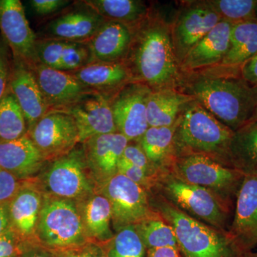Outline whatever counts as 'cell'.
I'll return each instance as SVG.
<instances>
[{"label":"cell","instance_id":"cell-12","mask_svg":"<svg viewBox=\"0 0 257 257\" xmlns=\"http://www.w3.org/2000/svg\"><path fill=\"white\" fill-rule=\"evenodd\" d=\"M0 32L14 59L32 67L38 63L37 37L30 28L19 0H0Z\"/></svg>","mask_w":257,"mask_h":257},{"label":"cell","instance_id":"cell-8","mask_svg":"<svg viewBox=\"0 0 257 257\" xmlns=\"http://www.w3.org/2000/svg\"><path fill=\"white\" fill-rule=\"evenodd\" d=\"M101 194L109 200L115 229L141 222L155 213L146 189L116 173L103 182Z\"/></svg>","mask_w":257,"mask_h":257},{"label":"cell","instance_id":"cell-26","mask_svg":"<svg viewBox=\"0 0 257 257\" xmlns=\"http://www.w3.org/2000/svg\"><path fill=\"white\" fill-rule=\"evenodd\" d=\"M229 165L244 175H257V121L234 132L228 151Z\"/></svg>","mask_w":257,"mask_h":257},{"label":"cell","instance_id":"cell-6","mask_svg":"<svg viewBox=\"0 0 257 257\" xmlns=\"http://www.w3.org/2000/svg\"><path fill=\"white\" fill-rule=\"evenodd\" d=\"M170 172L184 182L207 189L234 212L236 195L245 177L242 172L202 154L176 157Z\"/></svg>","mask_w":257,"mask_h":257},{"label":"cell","instance_id":"cell-39","mask_svg":"<svg viewBox=\"0 0 257 257\" xmlns=\"http://www.w3.org/2000/svg\"><path fill=\"white\" fill-rule=\"evenodd\" d=\"M117 173L124 176L146 189L154 187L156 181V179L150 177L145 171L121 160H119L118 164Z\"/></svg>","mask_w":257,"mask_h":257},{"label":"cell","instance_id":"cell-49","mask_svg":"<svg viewBox=\"0 0 257 257\" xmlns=\"http://www.w3.org/2000/svg\"><path fill=\"white\" fill-rule=\"evenodd\" d=\"M252 121H257V104L256 107V110H255L254 114H253V116L251 121L250 122H252Z\"/></svg>","mask_w":257,"mask_h":257},{"label":"cell","instance_id":"cell-51","mask_svg":"<svg viewBox=\"0 0 257 257\" xmlns=\"http://www.w3.org/2000/svg\"><path fill=\"white\" fill-rule=\"evenodd\" d=\"M101 257H104V256H101Z\"/></svg>","mask_w":257,"mask_h":257},{"label":"cell","instance_id":"cell-31","mask_svg":"<svg viewBox=\"0 0 257 257\" xmlns=\"http://www.w3.org/2000/svg\"><path fill=\"white\" fill-rule=\"evenodd\" d=\"M28 132L23 111L8 87L0 100V142L18 140Z\"/></svg>","mask_w":257,"mask_h":257},{"label":"cell","instance_id":"cell-46","mask_svg":"<svg viewBox=\"0 0 257 257\" xmlns=\"http://www.w3.org/2000/svg\"><path fill=\"white\" fill-rule=\"evenodd\" d=\"M9 213L3 206L0 205V236L10 228Z\"/></svg>","mask_w":257,"mask_h":257},{"label":"cell","instance_id":"cell-35","mask_svg":"<svg viewBox=\"0 0 257 257\" xmlns=\"http://www.w3.org/2000/svg\"><path fill=\"white\" fill-rule=\"evenodd\" d=\"M69 42L55 39H37L36 51L38 62L58 70L61 60Z\"/></svg>","mask_w":257,"mask_h":257},{"label":"cell","instance_id":"cell-15","mask_svg":"<svg viewBox=\"0 0 257 257\" xmlns=\"http://www.w3.org/2000/svg\"><path fill=\"white\" fill-rule=\"evenodd\" d=\"M222 20L207 2L189 7L179 15L172 31L179 65L189 50Z\"/></svg>","mask_w":257,"mask_h":257},{"label":"cell","instance_id":"cell-50","mask_svg":"<svg viewBox=\"0 0 257 257\" xmlns=\"http://www.w3.org/2000/svg\"><path fill=\"white\" fill-rule=\"evenodd\" d=\"M255 176H256V177H257V175H255Z\"/></svg>","mask_w":257,"mask_h":257},{"label":"cell","instance_id":"cell-10","mask_svg":"<svg viewBox=\"0 0 257 257\" xmlns=\"http://www.w3.org/2000/svg\"><path fill=\"white\" fill-rule=\"evenodd\" d=\"M87 169L83 149L74 148L67 155L52 161L45 174L47 189L60 199L72 201L89 197L92 187Z\"/></svg>","mask_w":257,"mask_h":257},{"label":"cell","instance_id":"cell-44","mask_svg":"<svg viewBox=\"0 0 257 257\" xmlns=\"http://www.w3.org/2000/svg\"><path fill=\"white\" fill-rule=\"evenodd\" d=\"M149 257H182L179 248L167 246L149 249Z\"/></svg>","mask_w":257,"mask_h":257},{"label":"cell","instance_id":"cell-20","mask_svg":"<svg viewBox=\"0 0 257 257\" xmlns=\"http://www.w3.org/2000/svg\"><path fill=\"white\" fill-rule=\"evenodd\" d=\"M232 26V23L221 20L189 51L179 64L180 68L192 72L220 64L229 51Z\"/></svg>","mask_w":257,"mask_h":257},{"label":"cell","instance_id":"cell-19","mask_svg":"<svg viewBox=\"0 0 257 257\" xmlns=\"http://www.w3.org/2000/svg\"><path fill=\"white\" fill-rule=\"evenodd\" d=\"M130 141L119 133L99 135L82 143L88 167L103 182L117 173L118 164Z\"/></svg>","mask_w":257,"mask_h":257},{"label":"cell","instance_id":"cell-32","mask_svg":"<svg viewBox=\"0 0 257 257\" xmlns=\"http://www.w3.org/2000/svg\"><path fill=\"white\" fill-rule=\"evenodd\" d=\"M135 226L144 244L149 249L167 246L178 248L173 229L156 211Z\"/></svg>","mask_w":257,"mask_h":257},{"label":"cell","instance_id":"cell-27","mask_svg":"<svg viewBox=\"0 0 257 257\" xmlns=\"http://www.w3.org/2000/svg\"><path fill=\"white\" fill-rule=\"evenodd\" d=\"M257 52V20L233 24L230 47L219 66L240 68Z\"/></svg>","mask_w":257,"mask_h":257},{"label":"cell","instance_id":"cell-9","mask_svg":"<svg viewBox=\"0 0 257 257\" xmlns=\"http://www.w3.org/2000/svg\"><path fill=\"white\" fill-rule=\"evenodd\" d=\"M28 135L46 161L67 155L80 143L74 118L62 111H48Z\"/></svg>","mask_w":257,"mask_h":257},{"label":"cell","instance_id":"cell-25","mask_svg":"<svg viewBox=\"0 0 257 257\" xmlns=\"http://www.w3.org/2000/svg\"><path fill=\"white\" fill-rule=\"evenodd\" d=\"M42 207L40 193L30 187H21L10 202L8 211L13 229L17 234L23 237L36 234Z\"/></svg>","mask_w":257,"mask_h":257},{"label":"cell","instance_id":"cell-30","mask_svg":"<svg viewBox=\"0 0 257 257\" xmlns=\"http://www.w3.org/2000/svg\"><path fill=\"white\" fill-rule=\"evenodd\" d=\"M177 126V121L170 126L149 127L139 140L147 158L159 170H167L165 163L174 148Z\"/></svg>","mask_w":257,"mask_h":257},{"label":"cell","instance_id":"cell-23","mask_svg":"<svg viewBox=\"0 0 257 257\" xmlns=\"http://www.w3.org/2000/svg\"><path fill=\"white\" fill-rule=\"evenodd\" d=\"M45 162L28 134L13 141L0 142V167L18 179L35 175Z\"/></svg>","mask_w":257,"mask_h":257},{"label":"cell","instance_id":"cell-34","mask_svg":"<svg viewBox=\"0 0 257 257\" xmlns=\"http://www.w3.org/2000/svg\"><path fill=\"white\" fill-rule=\"evenodd\" d=\"M145 244L135 225L118 231L112 241L110 257H145Z\"/></svg>","mask_w":257,"mask_h":257},{"label":"cell","instance_id":"cell-2","mask_svg":"<svg viewBox=\"0 0 257 257\" xmlns=\"http://www.w3.org/2000/svg\"><path fill=\"white\" fill-rule=\"evenodd\" d=\"M184 94L194 98L233 132L252 119L257 104V85L239 74L199 76L187 83Z\"/></svg>","mask_w":257,"mask_h":257},{"label":"cell","instance_id":"cell-47","mask_svg":"<svg viewBox=\"0 0 257 257\" xmlns=\"http://www.w3.org/2000/svg\"><path fill=\"white\" fill-rule=\"evenodd\" d=\"M23 257H50L42 250L34 249L28 251L23 255Z\"/></svg>","mask_w":257,"mask_h":257},{"label":"cell","instance_id":"cell-43","mask_svg":"<svg viewBox=\"0 0 257 257\" xmlns=\"http://www.w3.org/2000/svg\"><path fill=\"white\" fill-rule=\"evenodd\" d=\"M240 75L244 80L257 85V52L240 67Z\"/></svg>","mask_w":257,"mask_h":257},{"label":"cell","instance_id":"cell-21","mask_svg":"<svg viewBox=\"0 0 257 257\" xmlns=\"http://www.w3.org/2000/svg\"><path fill=\"white\" fill-rule=\"evenodd\" d=\"M71 73L91 90L111 99L120 89L134 82L124 62H92Z\"/></svg>","mask_w":257,"mask_h":257},{"label":"cell","instance_id":"cell-41","mask_svg":"<svg viewBox=\"0 0 257 257\" xmlns=\"http://www.w3.org/2000/svg\"><path fill=\"white\" fill-rule=\"evenodd\" d=\"M72 2L68 0H32L29 2L31 9L38 16H47L59 13Z\"/></svg>","mask_w":257,"mask_h":257},{"label":"cell","instance_id":"cell-29","mask_svg":"<svg viewBox=\"0 0 257 257\" xmlns=\"http://www.w3.org/2000/svg\"><path fill=\"white\" fill-rule=\"evenodd\" d=\"M81 216L88 236L99 240L110 239L112 236L111 204L102 194L89 196L83 207Z\"/></svg>","mask_w":257,"mask_h":257},{"label":"cell","instance_id":"cell-45","mask_svg":"<svg viewBox=\"0 0 257 257\" xmlns=\"http://www.w3.org/2000/svg\"><path fill=\"white\" fill-rule=\"evenodd\" d=\"M92 248H84L78 251H71L64 253L62 257H101Z\"/></svg>","mask_w":257,"mask_h":257},{"label":"cell","instance_id":"cell-5","mask_svg":"<svg viewBox=\"0 0 257 257\" xmlns=\"http://www.w3.org/2000/svg\"><path fill=\"white\" fill-rule=\"evenodd\" d=\"M154 187L188 215L219 231H229L233 211L207 189L184 182L167 170L161 171Z\"/></svg>","mask_w":257,"mask_h":257},{"label":"cell","instance_id":"cell-11","mask_svg":"<svg viewBox=\"0 0 257 257\" xmlns=\"http://www.w3.org/2000/svg\"><path fill=\"white\" fill-rule=\"evenodd\" d=\"M152 91L143 83L133 82L111 98L116 130L130 142L140 140L149 128L147 104Z\"/></svg>","mask_w":257,"mask_h":257},{"label":"cell","instance_id":"cell-40","mask_svg":"<svg viewBox=\"0 0 257 257\" xmlns=\"http://www.w3.org/2000/svg\"><path fill=\"white\" fill-rule=\"evenodd\" d=\"M20 189L18 179L0 167V203L11 202Z\"/></svg>","mask_w":257,"mask_h":257},{"label":"cell","instance_id":"cell-48","mask_svg":"<svg viewBox=\"0 0 257 257\" xmlns=\"http://www.w3.org/2000/svg\"><path fill=\"white\" fill-rule=\"evenodd\" d=\"M246 257H257V247L253 249L252 251L247 253Z\"/></svg>","mask_w":257,"mask_h":257},{"label":"cell","instance_id":"cell-24","mask_svg":"<svg viewBox=\"0 0 257 257\" xmlns=\"http://www.w3.org/2000/svg\"><path fill=\"white\" fill-rule=\"evenodd\" d=\"M193 100L194 99L192 96L172 88L152 90L147 104L149 127L175 124L185 106Z\"/></svg>","mask_w":257,"mask_h":257},{"label":"cell","instance_id":"cell-4","mask_svg":"<svg viewBox=\"0 0 257 257\" xmlns=\"http://www.w3.org/2000/svg\"><path fill=\"white\" fill-rule=\"evenodd\" d=\"M234 133L193 100L179 116L174 147L180 149L179 155L202 154L231 167L228 151Z\"/></svg>","mask_w":257,"mask_h":257},{"label":"cell","instance_id":"cell-1","mask_svg":"<svg viewBox=\"0 0 257 257\" xmlns=\"http://www.w3.org/2000/svg\"><path fill=\"white\" fill-rule=\"evenodd\" d=\"M131 30L133 38L124 62L134 82L152 90L172 88L178 79L179 65L170 29L149 14Z\"/></svg>","mask_w":257,"mask_h":257},{"label":"cell","instance_id":"cell-13","mask_svg":"<svg viewBox=\"0 0 257 257\" xmlns=\"http://www.w3.org/2000/svg\"><path fill=\"white\" fill-rule=\"evenodd\" d=\"M106 20L84 3L77 2L42 28L41 37L72 42H87Z\"/></svg>","mask_w":257,"mask_h":257},{"label":"cell","instance_id":"cell-3","mask_svg":"<svg viewBox=\"0 0 257 257\" xmlns=\"http://www.w3.org/2000/svg\"><path fill=\"white\" fill-rule=\"evenodd\" d=\"M150 205L174 230L184 257H246L228 232L219 231L188 215L160 193Z\"/></svg>","mask_w":257,"mask_h":257},{"label":"cell","instance_id":"cell-28","mask_svg":"<svg viewBox=\"0 0 257 257\" xmlns=\"http://www.w3.org/2000/svg\"><path fill=\"white\" fill-rule=\"evenodd\" d=\"M84 3L106 20L124 24L130 29L149 15L145 3L139 0H85Z\"/></svg>","mask_w":257,"mask_h":257},{"label":"cell","instance_id":"cell-17","mask_svg":"<svg viewBox=\"0 0 257 257\" xmlns=\"http://www.w3.org/2000/svg\"><path fill=\"white\" fill-rule=\"evenodd\" d=\"M32 69L50 111L64 110L92 92L71 72L50 68L40 62Z\"/></svg>","mask_w":257,"mask_h":257},{"label":"cell","instance_id":"cell-16","mask_svg":"<svg viewBox=\"0 0 257 257\" xmlns=\"http://www.w3.org/2000/svg\"><path fill=\"white\" fill-rule=\"evenodd\" d=\"M245 254L257 247V177L245 175L235 201L229 231Z\"/></svg>","mask_w":257,"mask_h":257},{"label":"cell","instance_id":"cell-38","mask_svg":"<svg viewBox=\"0 0 257 257\" xmlns=\"http://www.w3.org/2000/svg\"><path fill=\"white\" fill-rule=\"evenodd\" d=\"M13 55L8 43L0 34V100L9 86Z\"/></svg>","mask_w":257,"mask_h":257},{"label":"cell","instance_id":"cell-36","mask_svg":"<svg viewBox=\"0 0 257 257\" xmlns=\"http://www.w3.org/2000/svg\"><path fill=\"white\" fill-rule=\"evenodd\" d=\"M92 63V56L87 42H69L61 60L58 70L72 72Z\"/></svg>","mask_w":257,"mask_h":257},{"label":"cell","instance_id":"cell-33","mask_svg":"<svg viewBox=\"0 0 257 257\" xmlns=\"http://www.w3.org/2000/svg\"><path fill=\"white\" fill-rule=\"evenodd\" d=\"M208 4L222 20L232 24L257 20V0H212Z\"/></svg>","mask_w":257,"mask_h":257},{"label":"cell","instance_id":"cell-18","mask_svg":"<svg viewBox=\"0 0 257 257\" xmlns=\"http://www.w3.org/2000/svg\"><path fill=\"white\" fill-rule=\"evenodd\" d=\"M8 87L23 111L28 130L50 111L31 67L13 57Z\"/></svg>","mask_w":257,"mask_h":257},{"label":"cell","instance_id":"cell-14","mask_svg":"<svg viewBox=\"0 0 257 257\" xmlns=\"http://www.w3.org/2000/svg\"><path fill=\"white\" fill-rule=\"evenodd\" d=\"M62 111L74 118L78 128L80 143L99 135L118 133L111 99L100 93L94 91L88 93Z\"/></svg>","mask_w":257,"mask_h":257},{"label":"cell","instance_id":"cell-37","mask_svg":"<svg viewBox=\"0 0 257 257\" xmlns=\"http://www.w3.org/2000/svg\"><path fill=\"white\" fill-rule=\"evenodd\" d=\"M120 160L142 169L155 179L162 171L149 160L140 145L128 144Z\"/></svg>","mask_w":257,"mask_h":257},{"label":"cell","instance_id":"cell-42","mask_svg":"<svg viewBox=\"0 0 257 257\" xmlns=\"http://www.w3.org/2000/svg\"><path fill=\"white\" fill-rule=\"evenodd\" d=\"M18 252L17 233L10 227L0 236V257H16Z\"/></svg>","mask_w":257,"mask_h":257},{"label":"cell","instance_id":"cell-7","mask_svg":"<svg viewBox=\"0 0 257 257\" xmlns=\"http://www.w3.org/2000/svg\"><path fill=\"white\" fill-rule=\"evenodd\" d=\"M36 234L42 242L55 248L79 246L87 235L73 201L63 199L42 203Z\"/></svg>","mask_w":257,"mask_h":257},{"label":"cell","instance_id":"cell-22","mask_svg":"<svg viewBox=\"0 0 257 257\" xmlns=\"http://www.w3.org/2000/svg\"><path fill=\"white\" fill-rule=\"evenodd\" d=\"M133 32L124 24L106 20L87 42L92 62H124L131 45Z\"/></svg>","mask_w":257,"mask_h":257}]
</instances>
